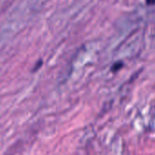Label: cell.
Returning a JSON list of instances; mask_svg holds the SVG:
<instances>
[{"instance_id": "2", "label": "cell", "mask_w": 155, "mask_h": 155, "mask_svg": "<svg viewBox=\"0 0 155 155\" xmlns=\"http://www.w3.org/2000/svg\"><path fill=\"white\" fill-rule=\"evenodd\" d=\"M146 4H147L148 5H155V0H146Z\"/></svg>"}, {"instance_id": "1", "label": "cell", "mask_w": 155, "mask_h": 155, "mask_svg": "<svg viewBox=\"0 0 155 155\" xmlns=\"http://www.w3.org/2000/svg\"><path fill=\"white\" fill-rule=\"evenodd\" d=\"M123 63L122 62H118V63H115L113 66H112V71L113 72H116L118 70L121 69V67H123Z\"/></svg>"}]
</instances>
